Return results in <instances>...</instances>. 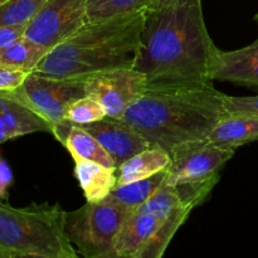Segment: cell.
I'll return each instance as SVG.
<instances>
[{
    "label": "cell",
    "mask_w": 258,
    "mask_h": 258,
    "mask_svg": "<svg viewBox=\"0 0 258 258\" xmlns=\"http://www.w3.org/2000/svg\"><path fill=\"white\" fill-rule=\"evenodd\" d=\"M219 48L207 30L202 3L149 9L133 67L148 90L213 83Z\"/></svg>",
    "instance_id": "obj_1"
},
{
    "label": "cell",
    "mask_w": 258,
    "mask_h": 258,
    "mask_svg": "<svg viewBox=\"0 0 258 258\" xmlns=\"http://www.w3.org/2000/svg\"><path fill=\"white\" fill-rule=\"evenodd\" d=\"M224 115V93L211 83L148 90L121 118L135 127L150 146L164 149L171 156L178 149L208 138Z\"/></svg>",
    "instance_id": "obj_2"
},
{
    "label": "cell",
    "mask_w": 258,
    "mask_h": 258,
    "mask_svg": "<svg viewBox=\"0 0 258 258\" xmlns=\"http://www.w3.org/2000/svg\"><path fill=\"white\" fill-rule=\"evenodd\" d=\"M146 9L87 22L47 53L34 72L54 77H87L133 67L145 24Z\"/></svg>",
    "instance_id": "obj_3"
},
{
    "label": "cell",
    "mask_w": 258,
    "mask_h": 258,
    "mask_svg": "<svg viewBox=\"0 0 258 258\" xmlns=\"http://www.w3.org/2000/svg\"><path fill=\"white\" fill-rule=\"evenodd\" d=\"M0 248L14 258H77L66 233V212L59 204L15 208L0 202Z\"/></svg>",
    "instance_id": "obj_4"
},
{
    "label": "cell",
    "mask_w": 258,
    "mask_h": 258,
    "mask_svg": "<svg viewBox=\"0 0 258 258\" xmlns=\"http://www.w3.org/2000/svg\"><path fill=\"white\" fill-rule=\"evenodd\" d=\"M130 213L108 197L101 202H86L66 212V233L80 256L116 258V238Z\"/></svg>",
    "instance_id": "obj_5"
},
{
    "label": "cell",
    "mask_w": 258,
    "mask_h": 258,
    "mask_svg": "<svg viewBox=\"0 0 258 258\" xmlns=\"http://www.w3.org/2000/svg\"><path fill=\"white\" fill-rule=\"evenodd\" d=\"M5 92L47 121L53 128L66 120L68 107L86 96V77H54L32 71L19 87Z\"/></svg>",
    "instance_id": "obj_6"
},
{
    "label": "cell",
    "mask_w": 258,
    "mask_h": 258,
    "mask_svg": "<svg viewBox=\"0 0 258 258\" xmlns=\"http://www.w3.org/2000/svg\"><path fill=\"white\" fill-rule=\"evenodd\" d=\"M148 91L146 78L134 67L103 71L86 77V96L95 98L112 118H121L131 103Z\"/></svg>",
    "instance_id": "obj_7"
},
{
    "label": "cell",
    "mask_w": 258,
    "mask_h": 258,
    "mask_svg": "<svg viewBox=\"0 0 258 258\" xmlns=\"http://www.w3.org/2000/svg\"><path fill=\"white\" fill-rule=\"evenodd\" d=\"M87 22V0H47L27 25L25 37L50 50Z\"/></svg>",
    "instance_id": "obj_8"
},
{
    "label": "cell",
    "mask_w": 258,
    "mask_h": 258,
    "mask_svg": "<svg viewBox=\"0 0 258 258\" xmlns=\"http://www.w3.org/2000/svg\"><path fill=\"white\" fill-rule=\"evenodd\" d=\"M233 155V149L217 146L207 139L188 144L171 154L164 184L178 185L219 178L221 169Z\"/></svg>",
    "instance_id": "obj_9"
},
{
    "label": "cell",
    "mask_w": 258,
    "mask_h": 258,
    "mask_svg": "<svg viewBox=\"0 0 258 258\" xmlns=\"http://www.w3.org/2000/svg\"><path fill=\"white\" fill-rule=\"evenodd\" d=\"M92 134L115 161L116 169L135 154L150 146L145 138L122 118L106 116L96 122L80 125Z\"/></svg>",
    "instance_id": "obj_10"
},
{
    "label": "cell",
    "mask_w": 258,
    "mask_h": 258,
    "mask_svg": "<svg viewBox=\"0 0 258 258\" xmlns=\"http://www.w3.org/2000/svg\"><path fill=\"white\" fill-rule=\"evenodd\" d=\"M161 224L151 214L131 212L116 238V258H144Z\"/></svg>",
    "instance_id": "obj_11"
},
{
    "label": "cell",
    "mask_w": 258,
    "mask_h": 258,
    "mask_svg": "<svg viewBox=\"0 0 258 258\" xmlns=\"http://www.w3.org/2000/svg\"><path fill=\"white\" fill-rule=\"evenodd\" d=\"M213 80L258 87V38L241 49L228 52L219 49Z\"/></svg>",
    "instance_id": "obj_12"
},
{
    "label": "cell",
    "mask_w": 258,
    "mask_h": 258,
    "mask_svg": "<svg viewBox=\"0 0 258 258\" xmlns=\"http://www.w3.org/2000/svg\"><path fill=\"white\" fill-rule=\"evenodd\" d=\"M52 134L67 149L73 160H90L116 169L115 161L97 139L82 126L64 120L53 126Z\"/></svg>",
    "instance_id": "obj_13"
},
{
    "label": "cell",
    "mask_w": 258,
    "mask_h": 258,
    "mask_svg": "<svg viewBox=\"0 0 258 258\" xmlns=\"http://www.w3.org/2000/svg\"><path fill=\"white\" fill-rule=\"evenodd\" d=\"M40 131L50 133L52 128L47 121L22 102L7 92H0V144Z\"/></svg>",
    "instance_id": "obj_14"
},
{
    "label": "cell",
    "mask_w": 258,
    "mask_h": 258,
    "mask_svg": "<svg viewBox=\"0 0 258 258\" xmlns=\"http://www.w3.org/2000/svg\"><path fill=\"white\" fill-rule=\"evenodd\" d=\"M194 208L196 207L181 196L175 185L163 183L145 203L136 209V212L151 214L178 232Z\"/></svg>",
    "instance_id": "obj_15"
},
{
    "label": "cell",
    "mask_w": 258,
    "mask_h": 258,
    "mask_svg": "<svg viewBox=\"0 0 258 258\" xmlns=\"http://www.w3.org/2000/svg\"><path fill=\"white\" fill-rule=\"evenodd\" d=\"M207 140L217 146L233 150L258 140V115L227 113L216 123Z\"/></svg>",
    "instance_id": "obj_16"
},
{
    "label": "cell",
    "mask_w": 258,
    "mask_h": 258,
    "mask_svg": "<svg viewBox=\"0 0 258 258\" xmlns=\"http://www.w3.org/2000/svg\"><path fill=\"white\" fill-rule=\"evenodd\" d=\"M75 175L87 202L103 201L117 185L116 169L96 161H75Z\"/></svg>",
    "instance_id": "obj_17"
},
{
    "label": "cell",
    "mask_w": 258,
    "mask_h": 258,
    "mask_svg": "<svg viewBox=\"0 0 258 258\" xmlns=\"http://www.w3.org/2000/svg\"><path fill=\"white\" fill-rule=\"evenodd\" d=\"M171 164L168 151L158 146H149L145 150L135 154L116 169L117 185L146 179L165 170Z\"/></svg>",
    "instance_id": "obj_18"
},
{
    "label": "cell",
    "mask_w": 258,
    "mask_h": 258,
    "mask_svg": "<svg viewBox=\"0 0 258 258\" xmlns=\"http://www.w3.org/2000/svg\"><path fill=\"white\" fill-rule=\"evenodd\" d=\"M166 173H168V169L146 179L123 184V185H116L108 198L123 206L128 211H136L160 188L161 184L165 180Z\"/></svg>",
    "instance_id": "obj_19"
},
{
    "label": "cell",
    "mask_w": 258,
    "mask_h": 258,
    "mask_svg": "<svg viewBox=\"0 0 258 258\" xmlns=\"http://www.w3.org/2000/svg\"><path fill=\"white\" fill-rule=\"evenodd\" d=\"M49 49L24 35L0 53V62L12 67L32 72L42 62Z\"/></svg>",
    "instance_id": "obj_20"
},
{
    "label": "cell",
    "mask_w": 258,
    "mask_h": 258,
    "mask_svg": "<svg viewBox=\"0 0 258 258\" xmlns=\"http://www.w3.org/2000/svg\"><path fill=\"white\" fill-rule=\"evenodd\" d=\"M150 0H87L88 22L146 9Z\"/></svg>",
    "instance_id": "obj_21"
},
{
    "label": "cell",
    "mask_w": 258,
    "mask_h": 258,
    "mask_svg": "<svg viewBox=\"0 0 258 258\" xmlns=\"http://www.w3.org/2000/svg\"><path fill=\"white\" fill-rule=\"evenodd\" d=\"M47 0H7L0 4V25H28Z\"/></svg>",
    "instance_id": "obj_22"
},
{
    "label": "cell",
    "mask_w": 258,
    "mask_h": 258,
    "mask_svg": "<svg viewBox=\"0 0 258 258\" xmlns=\"http://www.w3.org/2000/svg\"><path fill=\"white\" fill-rule=\"evenodd\" d=\"M105 108L98 101L90 96L78 98L68 107L66 112V120L76 123V125H87L96 122L106 117Z\"/></svg>",
    "instance_id": "obj_23"
},
{
    "label": "cell",
    "mask_w": 258,
    "mask_h": 258,
    "mask_svg": "<svg viewBox=\"0 0 258 258\" xmlns=\"http://www.w3.org/2000/svg\"><path fill=\"white\" fill-rule=\"evenodd\" d=\"M224 110L227 113H249L258 115V96H236L224 95Z\"/></svg>",
    "instance_id": "obj_24"
},
{
    "label": "cell",
    "mask_w": 258,
    "mask_h": 258,
    "mask_svg": "<svg viewBox=\"0 0 258 258\" xmlns=\"http://www.w3.org/2000/svg\"><path fill=\"white\" fill-rule=\"evenodd\" d=\"M30 72L12 67L0 62V92L13 91L19 87Z\"/></svg>",
    "instance_id": "obj_25"
},
{
    "label": "cell",
    "mask_w": 258,
    "mask_h": 258,
    "mask_svg": "<svg viewBox=\"0 0 258 258\" xmlns=\"http://www.w3.org/2000/svg\"><path fill=\"white\" fill-rule=\"evenodd\" d=\"M27 25H0V53L25 35Z\"/></svg>",
    "instance_id": "obj_26"
},
{
    "label": "cell",
    "mask_w": 258,
    "mask_h": 258,
    "mask_svg": "<svg viewBox=\"0 0 258 258\" xmlns=\"http://www.w3.org/2000/svg\"><path fill=\"white\" fill-rule=\"evenodd\" d=\"M14 176L7 161L0 156V202H4L8 197V191L12 186Z\"/></svg>",
    "instance_id": "obj_27"
},
{
    "label": "cell",
    "mask_w": 258,
    "mask_h": 258,
    "mask_svg": "<svg viewBox=\"0 0 258 258\" xmlns=\"http://www.w3.org/2000/svg\"><path fill=\"white\" fill-rule=\"evenodd\" d=\"M202 0H150L148 8L155 9V8L164 7H175V5H188V4H199Z\"/></svg>",
    "instance_id": "obj_28"
},
{
    "label": "cell",
    "mask_w": 258,
    "mask_h": 258,
    "mask_svg": "<svg viewBox=\"0 0 258 258\" xmlns=\"http://www.w3.org/2000/svg\"><path fill=\"white\" fill-rule=\"evenodd\" d=\"M0 258H14V256L8 251H5V249L0 248Z\"/></svg>",
    "instance_id": "obj_29"
},
{
    "label": "cell",
    "mask_w": 258,
    "mask_h": 258,
    "mask_svg": "<svg viewBox=\"0 0 258 258\" xmlns=\"http://www.w3.org/2000/svg\"><path fill=\"white\" fill-rule=\"evenodd\" d=\"M254 19H256L257 22H258V13H257V14H256V17H254Z\"/></svg>",
    "instance_id": "obj_30"
},
{
    "label": "cell",
    "mask_w": 258,
    "mask_h": 258,
    "mask_svg": "<svg viewBox=\"0 0 258 258\" xmlns=\"http://www.w3.org/2000/svg\"><path fill=\"white\" fill-rule=\"evenodd\" d=\"M4 2H7V0H0V4H2V3H4Z\"/></svg>",
    "instance_id": "obj_31"
}]
</instances>
